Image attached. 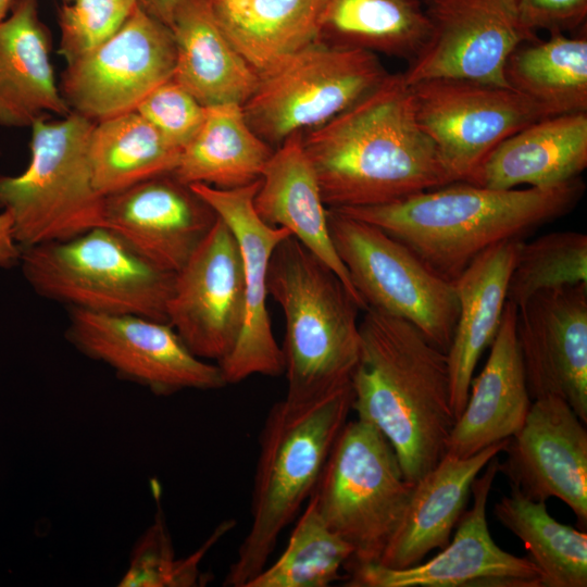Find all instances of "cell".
Returning <instances> with one entry per match:
<instances>
[{
  "label": "cell",
  "instance_id": "1",
  "mask_svg": "<svg viewBox=\"0 0 587 587\" xmlns=\"http://www.w3.org/2000/svg\"><path fill=\"white\" fill-rule=\"evenodd\" d=\"M301 143L329 209L384 204L457 182L421 128L402 73L301 134Z\"/></svg>",
  "mask_w": 587,
  "mask_h": 587
},
{
  "label": "cell",
  "instance_id": "2",
  "mask_svg": "<svg viewBox=\"0 0 587 587\" xmlns=\"http://www.w3.org/2000/svg\"><path fill=\"white\" fill-rule=\"evenodd\" d=\"M364 311L352 410L387 438L415 483L444 458L455 423L447 353L412 323Z\"/></svg>",
  "mask_w": 587,
  "mask_h": 587
},
{
  "label": "cell",
  "instance_id": "3",
  "mask_svg": "<svg viewBox=\"0 0 587 587\" xmlns=\"http://www.w3.org/2000/svg\"><path fill=\"white\" fill-rule=\"evenodd\" d=\"M584 191L579 177L549 188L455 182L384 204L334 210L379 227L453 282L489 247L523 239L572 212Z\"/></svg>",
  "mask_w": 587,
  "mask_h": 587
},
{
  "label": "cell",
  "instance_id": "4",
  "mask_svg": "<svg viewBox=\"0 0 587 587\" xmlns=\"http://www.w3.org/2000/svg\"><path fill=\"white\" fill-rule=\"evenodd\" d=\"M267 291L285 316V404L309 408L349 386L359 358L362 309L340 278L289 236L270 260Z\"/></svg>",
  "mask_w": 587,
  "mask_h": 587
},
{
  "label": "cell",
  "instance_id": "5",
  "mask_svg": "<svg viewBox=\"0 0 587 587\" xmlns=\"http://www.w3.org/2000/svg\"><path fill=\"white\" fill-rule=\"evenodd\" d=\"M352 398L350 384L309 408L280 400L270 409L259 437L251 524L224 586L247 587L267 565L282 532L312 495Z\"/></svg>",
  "mask_w": 587,
  "mask_h": 587
},
{
  "label": "cell",
  "instance_id": "6",
  "mask_svg": "<svg viewBox=\"0 0 587 587\" xmlns=\"http://www.w3.org/2000/svg\"><path fill=\"white\" fill-rule=\"evenodd\" d=\"M95 122L75 113L32 126L30 158L18 175H0V210L23 247L104 226L105 197L92 182L88 142Z\"/></svg>",
  "mask_w": 587,
  "mask_h": 587
},
{
  "label": "cell",
  "instance_id": "7",
  "mask_svg": "<svg viewBox=\"0 0 587 587\" xmlns=\"http://www.w3.org/2000/svg\"><path fill=\"white\" fill-rule=\"evenodd\" d=\"M18 265L39 296L70 309L167 323L175 273L145 261L105 226L23 247Z\"/></svg>",
  "mask_w": 587,
  "mask_h": 587
},
{
  "label": "cell",
  "instance_id": "8",
  "mask_svg": "<svg viewBox=\"0 0 587 587\" xmlns=\"http://www.w3.org/2000/svg\"><path fill=\"white\" fill-rule=\"evenodd\" d=\"M414 483L374 425L347 421L310 496L326 525L353 548L345 565L378 563Z\"/></svg>",
  "mask_w": 587,
  "mask_h": 587
},
{
  "label": "cell",
  "instance_id": "9",
  "mask_svg": "<svg viewBox=\"0 0 587 587\" xmlns=\"http://www.w3.org/2000/svg\"><path fill=\"white\" fill-rule=\"evenodd\" d=\"M387 75L377 54L320 39L259 74L242 110L251 129L276 149L330 121Z\"/></svg>",
  "mask_w": 587,
  "mask_h": 587
},
{
  "label": "cell",
  "instance_id": "10",
  "mask_svg": "<svg viewBox=\"0 0 587 587\" xmlns=\"http://www.w3.org/2000/svg\"><path fill=\"white\" fill-rule=\"evenodd\" d=\"M329 234L364 303L401 317L447 353L457 324L454 283L379 227L327 208Z\"/></svg>",
  "mask_w": 587,
  "mask_h": 587
},
{
  "label": "cell",
  "instance_id": "11",
  "mask_svg": "<svg viewBox=\"0 0 587 587\" xmlns=\"http://www.w3.org/2000/svg\"><path fill=\"white\" fill-rule=\"evenodd\" d=\"M410 89L421 128L457 182L469 183L505 138L549 116L510 87L435 78Z\"/></svg>",
  "mask_w": 587,
  "mask_h": 587
},
{
  "label": "cell",
  "instance_id": "12",
  "mask_svg": "<svg viewBox=\"0 0 587 587\" xmlns=\"http://www.w3.org/2000/svg\"><path fill=\"white\" fill-rule=\"evenodd\" d=\"M65 336L84 355L155 396L226 386L220 366L196 357L166 322L70 309Z\"/></svg>",
  "mask_w": 587,
  "mask_h": 587
},
{
  "label": "cell",
  "instance_id": "13",
  "mask_svg": "<svg viewBox=\"0 0 587 587\" xmlns=\"http://www.w3.org/2000/svg\"><path fill=\"white\" fill-rule=\"evenodd\" d=\"M172 29L137 7L109 40L66 64L60 91L72 112L92 122L134 111L173 77Z\"/></svg>",
  "mask_w": 587,
  "mask_h": 587
},
{
  "label": "cell",
  "instance_id": "14",
  "mask_svg": "<svg viewBox=\"0 0 587 587\" xmlns=\"http://www.w3.org/2000/svg\"><path fill=\"white\" fill-rule=\"evenodd\" d=\"M424 8L430 34L402 73L409 85L450 78L510 87L504 75L509 57L537 40L515 0H424Z\"/></svg>",
  "mask_w": 587,
  "mask_h": 587
},
{
  "label": "cell",
  "instance_id": "15",
  "mask_svg": "<svg viewBox=\"0 0 587 587\" xmlns=\"http://www.w3.org/2000/svg\"><path fill=\"white\" fill-rule=\"evenodd\" d=\"M246 310L243 264L232 229L214 225L175 273L166 320L202 360H225L240 337Z\"/></svg>",
  "mask_w": 587,
  "mask_h": 587
},
{
  "label": "cell",
  "instance_id": "16",
  "mask_svg": "<svg viewBox=\"0 0 587 587\" xmlns=\"http://www.w3.org/2000/svg\"><path fill=\"white\" fill-rule=\"evenodd\" d=\"M499 473L497 455L471 487L473 503L461 515L455 534L433 559L404 569L378 563L347 570L349 587H542L540 571L528 557L502 550L487 523V503Z\"/></svg>",
  "mask_w": 587,
  "mask_h": 587
},
{
  "label": "cell",
  "instance_id": "17",
  "mask_svg": "<svg viewBox=\"0 0 587 587\" xmlns=\"http://www.w3.org/2000/svg\"><path fill=\"white\" fill-rule=\"evenodd\" d=\"M259 184L260 179L233 189L189 185L232 229L243 264V327L233 352L217 364L226 385L258 374H284L282 349L274 338L266 307L267 270L276 247L291 235L286 228L267 225L255 213L253 198Z\"/></svg>",
  "mask_w": 587,
  "mask_h": 587
},
{
  "label": "cell",
  "instance_id": "18",
  "mask_svg": "<svg viewBox=\"0 0 587 587\" xmlns=\"http://www.w3.org/2000/svg\"><path fill=\"white\" fill-rule=\"evenodd\" d=\"M515 330L532 400L557 396L587 424V284L534 294Z\"/></svg>",
  "mask_w": 587,
  "mask_h": 587
},
{
  "label": "cell",
  "instance_id": "19",
  "mask_svg": "<svg viewBox=\"0 0 587 587\" xmlns=\"http://www.w3.org/2000/svg\"><path fill=\"white\" fill-rule=\"evenodd\" d=\"M499 473L535 501L558 498L587 524V430L570 404L546 396L532 401L520 430L510 437Z\"/></svg>",
  "mask_w": 587,
  "mask_h": 587
},
{
  "label": "cell",
  "instance_id": "20",
  "mask_svg": "<svg viewBox=\"0 0 587 587\" xmlns=\"http://www.w3.org/2000/svg\"><path fill=\"white\" fill-rule=\"evenodd\" d=\"M217 215L189 185L172 174L109 195L104 226L153 266L178 272L214 225Z\"/></svg>",
  "mask_w": 587,
  "mask_h": 587
},
{
  "label": "cell",
  "instance_id": "21",
  "mask_svg": "<svg viewBox=\"0 0 587 587\" xmlns=\"http://www.w3.org/2000/svg\"><path fill=\"white\" fill-rule=\"evenodd\" d=\"M517 307L505 302L489 357L472 378L464 410L455 420L447 452L469 458L512 437L522 427L532 404L516 339Z\"/></svg>",
  "mask_w": 587,
  "mask_h": 587
},
{
  "label": "cell",
  "instance_id": "22",
  "mask_svg": "<svg viewBox=\"0 0 587 587\" xmlns=\"http://www.w3.org/2000/svg\"><path fill=\"white\" fill-rule=\"evenodd\" d=\"M509 439L469 458L446 453L416 480L378 564L404 569L421 563L432 550L444 549L465 511L474 479L492 458L505 450Z\"/></svg>",
  "mask_w": 587,
  "mask_h": 587
},
{
  "label": "cell",
  "instance_id": "23",
  "mask_svg": "<svg viewBox=\"0 0 587 587\" xmlns=\"http://www.w3.org/2000/svg\"><path fill=\"white\" fill-rule=\"evenodd\" d=\"M253 208L267 225L286 228L340 278L360 308L366 309L334 247L327 208L304 153L301 134L289 137L274 150L262 172Z\"/></svg>",
  "mask_w": 587,
  "mask_h": 587
},
{
  "label": "cell",
  "instance_id": "24",
  "mask_svg": "<svg viewBox=\"0 0 587 587\" xmlns=\"http://www.w3.org/2000/svg\"><path fill=\"white\" fill-rule=\"evenodd\" d=\"M50 51L38 0H14L0 21V127H30L47 114L72 112L57 84Z\"/></svg>",
  "mask_w": 587,
  "mask_h": 587
},
{
  "label": "cell",
  "instance_id": "25",
  "mask_svg": "<svg viewBox=\"0 0 587 587\" xmlns=\"http://www.w3.org/2000/svg\"><path fill=\"white\" fill-rule=\"evenodd\" d=\"M587 166V112L544 117L499 143L470 184L491 189L549 188Z\"/></svg>",
  "mask_w": 587,
  "mask_h": 587
},
{
  "label": "cell",
  "instance_id": "26",
  "mask_svg": "<svg viewBox=\"0 0 587 587\" xmlns=\"http://www.w3.org/2000/svg\"><path fill=\"white\" fill-rule=\"evenodd\" d=\"M522 240L489 247L453 280L459 313L447 359L455 420L465 408L476 364L499 329Z\"/></svg>",
  "mask_w": 587,
  "mask_h": 587
},
{
  "label": "cell",
  "instance_id": "27",
  "mask_svg": "<svg viewBox=\"0 0 587 587\" xmlns=\"http://www.w3.org/2000/svg\"><path fill=\"white\" fill-rule=\"evenodd\" d=\"M171 29L176 53L173 78L200 104L242 105L251 97L259 74L223 34L208 0H182Z\"/></svg>",
  "mask_w": 587,
  "mask_h": 587
},
{
  "label": "cell",
  "instance_id": "28",
  "mask_svg": "<svg viewBox=\"0 0 587 587\" xmlns=\"http://www.w3.org/2000/svg\"><path fill=\"white\" fill-rule=\"evenodd\" d=\"M218 27L258 73L321 39L327 0H208Z\"/></svg>",
  "mask_w": 587,
  "mask_h": 587
},
{
  "label": "cell",
  "instance_id": "29",
  "mask_svg": "<svg viewBox=\"0 0 587 587\" xmlns=\"http://www.w3.org/2000/svg\"><path fill=\"white\" fill-rule=\"evenodd\" d=\"M274 150L251 129L242 105L205 107L203 122L172 175L186 185L243 187L261 178Z\"/></svg>",
  "mask_w": 587,
  "mask_h": 587
},
{
  "label": "cell",
  "instance_id": "30",
  "mask_svg": "<svg viewBox=\"0 0 587 587\" xmlns=\"http://www.w3.org/2000/svg\"><path fill=\"white\" fill-rule=\"evenodd\" d=\"M180 152L135 110L96 122L88 142L93 186L107 197L172 174Z\"/></svg>",
  "mask_w": 587,
  "mask_h": 587
},
{
  "label": "cell",
  "instance_id": "31",
  "mask_svg": "<svg viewBox=\"0 0 587 587\" xmlns=\"http://www.w3.org/2000/svg\"><path fill=\"white\" fill-rule=\"evenodd\" d=\"M509 86L549 116L587 112V39L550 34L517 47L505 68Z\"/></svg>",
  "mask_w": 587,
  "mask_h": 587
},
{
  "label": "cell",
  "instance_id": "32",
  "mask_svg": "<svg viewBox=\"0 0 587 587\" xmlns=\"http://www.w3.org/2000/svg\"><path fill=\"white\" fill-rule=\"evenodd\" d=\"M429 34L421 0H327L321 39L411 61Z\"/></svg>",
  "mask_w": 587,
  "mask_h": 587
},
{
  "label": "cell",
  "instance_id": "33",
  "mask_svg": "<svg viewBox=\"0 0 587 587\" xmlns=\"http://www.w3.org/2000/svg\"><path fill=\"white\" fill-rule=\"evenodd\" d=\"M497 520L514 534L541 574L542 587L587 586V535L562 524L535 501L511 487L494 505Z\"/></svg>",
  "mask_w": 587,
  "mask_h": 587
},
{
  "label": "cell",
  "instance_id": "34",
  "mask_svg": "<svg viewBox=\"0 0 587 587\" xmlns=\"http://www.w3.org/2000/svg\"><path fill=\"white\" fill-rule=\"evenodd\" d=\"M352 555V546L326 525L309 499L286 549L247 587H327L341 578Z\"/></svg>",
  "mask_w": 587,
  "mask_h": 587
},
{
  "label": "cell",
  "instance_id": "35",
  "mask_svg": "<svg viewBox=\"0 0 587 587\" xmlns=\"http://www.w3.org/2000/svg\"><path fill=\"white\" fill-rule=\"evenodd\" d=\"M587 284V235L561 230L522 240L510 275L507 300L516 307L534 294Z\"/></svg>",
  "mask_w": 587,
  "mask_h": 587
},
{
  "label": "cell",
  "instance_id": "36",
  "mask_svg": "<svg viewBox=\"0 0 587 587\" xmlns=\"http://www.w3.org/2000/svg\"><path fill=\"white\" fill-rule=\"evenodd\" d=\"M235 525L234 520L221 523L210 537L190 555L175 558V551L160 505L153 523L135 544L128 566L118 580L120 587H191L202 574L199 564L220 538Z\"/></svg>",
  "mask_w": 587,
  "mask_h": 587
},
{
  "label": "cell",
  "instance_id": "37",
  "mask_svg": "<svg viewBox=\"0 0 587 587\" xmlns=\"http://www.w3.org/2000/svg\"><path fill=\"white\" fill-rule=\"evenodd\" d=\"M137 7L136 0H73L61 5L59 53L66 64L109 40Z\"/></svg>",
  "mask_w": 587,
  "mask_h": 587
},
{
  "label": "cell",
  "instance_id": "38",
  "mask_svg": "<svg viewBox=\"0 0 587 587\" xmlns=\"http://www.w3.org/2000/svg\"><path fill=\"white\" fill-rule=\"evenodd\" d=\"M135 111L168 143L183 150L199 130L205 107L172 77L152 89Z\"/></svg>",
  "mask_w": 587,
  "mask_h": 587
},
{
  "label": "cell",
  "instance_id": "39",
  "mask_svg": "<svg viewBox=\"0 0 587 587\" xmlns=\"http://www.w3.org/2000/svg\"><path fill=\"white\" fill-rule=\"evenodd\" d=\"M523 24L532 32L562 33L582 26L587 16V0H515Z\"/></svg>",
  "mask_w": 587,
  "mask_h": 587
},
{
  "label": "cell",
  "instance_id": "40",
  "mask_svg": "<svg viewBox=\"0 0 587 587\" xmlns=\"http://www.w3.org/2000/svg\"><path fill=\"white\" fill-rule=\"evenodd\" d=\"M21 246L15 241L13 224L10 214L0 212V267L18 265Z\"/></svg>",
  "mask_w": 587,
  "mask_h": 587
},
{
  "label": "cell",
  "instance_id": "41",
  "mask_svg": "<svg viewBox=\"0 0 587 587\" xmlns=\"http://www.w3.org/2000/svg\"><path fill=\"white\" fill-rule=\"evenodd\" d=\"M139 8L170 28L182 0H136Z\"/></svg>",
  "mask_w": 587,
  "mask_h": 587
},
{
  "label": "cell",
  "instance_id": "42",
  "mask_svg": "<svg viewBox=\"0 0 587 587\" xmlns=\"http://www.w3.org/2000/svg\"><path fill=\"white\" fill-rule=\"evenodd\" d=\"M14 0H0V21L7 17Z\"/></svg>",
  "mask_w": 587,
  "mask_h": 587
},
{
  "label": "cell",
  "instance_id": "43",
  "mask_svg": "<svg viewBox=\"0 0 587 587\" xmlns=\"http://www.w3.org/2000/svg\"><path fill=\"white\" fill-rule=\"evenodd\" d=\"M65 1L68 2V1H73V0H65Z\"/></svg>",
  "mask_w": 587,
  "mask_h": 587
}]
</instances>
